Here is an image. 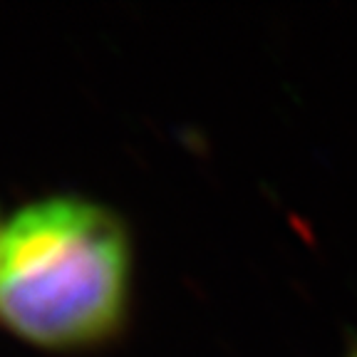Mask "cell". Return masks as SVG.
I'll return each instance as SVG.
<instances>
[{
    "label": "cell",
    "mask_w": 357,
    "mask_h": 357,
    "mask_svg": "<svg viewBox=\"0 0 357 357\" xmlns=\"http://www.w3.org/2000/svg\"><path fill=\"white\" fill-rule=\"evenodd\" d=\"M132 303V241L97 201L50 196L28 204L0 234V323L45 350L114 340Z\"/></svg>",
    "instance_id": "6da1fadb"
},
{
    "label": "cell",
    "mask_w": 357,
    "mask_h": 357,
    "mask_svg": "<svg viewBox=\"0 0 357 357\" xmlns=\"http://www.w3.org/2000/svg\"><path fill=\"white\" fill-rule=\"evenodd\" d=\"M342 357H357V340L352 342L350 347H347V352H345V355H342Z\"/></svg>",
    "instance_id": "7a4b0ae2"
},
{
    "label": "cell",
    "mask_w": 357,
    "mask_h": 357,
    "mask_svg": "<svg viewBox=\"0 0 357 357\" xmlns=\"http://www.w3.org/2000/svg\"><path fill=\"white\" fill-rule=\"evenodd\" d=\"M0 234H3V229H0Z\"/></svg>",
    "instance_id": "3957f363"
}]
</instances>
